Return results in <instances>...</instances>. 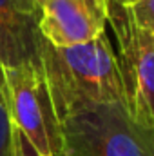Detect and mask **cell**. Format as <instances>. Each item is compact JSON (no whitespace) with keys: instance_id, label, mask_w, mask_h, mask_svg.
Here are the masks:
<instances>
[{"instance_id":"obj_1","label":"cell","mask_w":154,"mask_h":156,"mask_svg":"<svg viewBox=\"0 0 154 156\" xmlns=\"http://www.w3.org/2000/svg\"><path fill=\"white\" fill-rule=\"evenodd\" d=\"M40 62L58 120L85 104L125 105L118 60L105 33L73 47H54L42 38Z\"/></svg>"},{"instance_id":"obj_2","label":"cell","mask_w":154,"mask_h":156,"mask_svg":"<svg viewBox=\"0 0 154 156\" xmlns=\"http://www.w3.org/2000/svg\"><path fill=\"white\" fill-rule=\"evenodd\" d=\"M60 129V156H154V131L138 125L123 104L73 107Z\"/></svg>"},{"instance_id":"obj_3","label":"cell","mask_w":154,"mask_h":156,"mask_svg":"<svg viewBox=\"0 0 154 156\" xmlns=\"http://www.w3.org/2000/svg\"><path fill=\"white\" fill-rule=\"evenodd\" d=\"M107 22L118 42V69L125 109L138 125L154 131V29L138 26L123 5L107 4Z\"/></svg>"},{"instance_id":"obj_4","label":"cell","mask_w":154,"mask_h":156,"mask_svg":"<svg viewBox=\"0 0 154 156\" xmlns=\"http://www.w3.org/2000/svg\"><path fill=\"white\" fill-rule=\"evenodd\" d=\"M13 127L42 156H60L62 129L40 64L4 67Z\"/></svg>"},{"instance_id":"obj_5","label":"cell","mask_w":154,"mask_h":156,"mask_svg":"<svg viewBox=\"0 0 154 156\" xmlns=\"http://www.w3.org/2000/svg\"><path fill=\"white\" fill-rule=\"evenodd\" d=\"M40 37L54 47L98 38L107 26V0H37Z\"/></svg>"},{"instance_id":"obj_6","label":"cell","mask_w":154,"mask_h":156,"mask_svg":"<svg viewBox=\"0 0 154 156\" xmlns=\"http://www.w3.org/2000/svg\"><path fill=\"white\" fill-rule=\"evenodd\" d=\"M37 0H0V62L4 67L40 64Z\"/></svg>"},{"instance_id":"obj_7","label":"cell","mask_w":154,"mask_h":156,"mask_svg":"<svg viewBox=\"0 0 154 156\" xmlns=\"http://www.w3.org/2000/svg\"><path fill=\"white\" fill-rule=\"evenodd\" d=\"M0 156H16L15 154V127L9 116L5 75H4L2 62H0Z\"/></svg>"},{"instance_id":"obj_8","label":"cell","mask_w":154,"mask_h":156,"mask_svg":"<svg viewBox=\"0 0 154 156\" xmlns=\"http://www.w3.org/2000/svg\"><path fill=\"white\" fill-rule=\"evenodd\" d=\"M15 154L16 156H42L33 149V145L26 140V136L20 131H16V129H15Z\"/></svg>"},{"instance_id":"obj_9","label":"cell","mask_w":154,"mask_h":156,"mask_svg":"<svg viewBox=\"0 0 154 156\" xmlns=\"http://www.w3.org/2000/svg\"><path fill=\"white\" fill-rule=\"evenodd\" d=\"M138 0H107V4H118V5H131Z\"/></svg>"}]
</instances>
